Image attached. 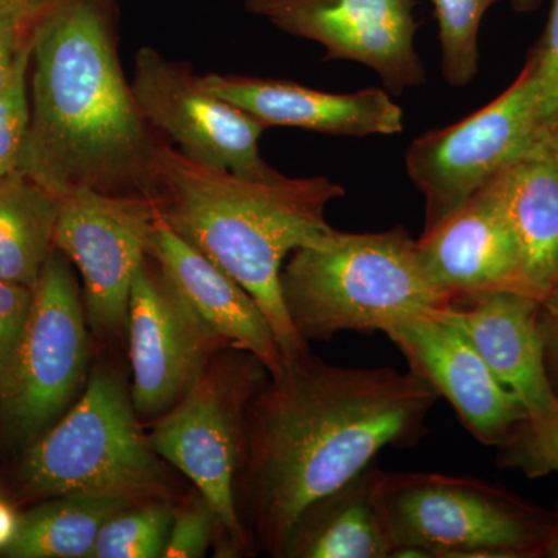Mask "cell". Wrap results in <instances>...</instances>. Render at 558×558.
<instances>
[{
    "label": "cell",
    "instance_id": "cell-1",
    "mask_svg": "<svg viewBox=\"0 0 558 558\" xmlns=\"http://www.w3.org/2000/svg\"><path fill=\"white\" fill-rule=\"evenodd\" d=\"M439 399L410 368H352L311 352L282 366L247 411L236 505L253 546L281 558L303 510L381 450L416 440Z\"/></svg>",
    "mask_w": 558,
    "mask_h": 558
},
{
    "label": "cell",
    "instance_id": "cell-2",
    "mask_svg": "<svg viewBox=\"0 0 558 558\" xmlns=\"http://www.w3.org/2000/svg\"><path fill=\"white\" fill-rule=\"evenodd\" d=\"M117 28V0H53L33 25L31 130L17 171L57 197H146L165 138L124 76Z\"/></svg>",
    "mask_w": 558,
    "mask_h": 558
},
{
    "label": "cell",
    "instance_id": "cell-3",
    "mask_svg": "<svg viewBox=\"0 0 558 558\" xmlns=\"http://www.w3.org/2000/svg\"><path fill=\"white\" fill-rule=\"evenodd\" d=\"M344 194L343 186L323 175L259 180L205 167L165 140L146 189L157 218L259 304L277 337L282 366L311 352L282 303V266L296 248L332 230L326 209Z\"/></svg>",
    "mask_w": 558,
    "mask_h": 558
},
{
    "label": "cell",
    "instance_id": "cell-4",
    "mask_svg": "<svg viewBox=\"0 0 558 558\" xmlns=\"http://www.w3.org/2000/svg\"><path fill=\"white\" fill-rule=\"evenodd\" d=\"M279 286L290 323L307 344L341 332L385 333L451 304L428 281L417 240L402 226L374 233L332 229L289 256Z\"/></svg>",
    "mask_w": 558,
    "mask_h": 558
},
{
    "label": "cell",
    "instance_id": "cell-5",
    "mask_svg": "<svg viewBox=\"0 0 558 558\" xmlns=\"http://www.w3.org/2000/svg\"><path fill=\"white\" fill-rule=\"evenodd\" d=\"M131 389L112 366L92 371L64 416L22 449L13 475L24 502L69 494H102L132 502L171 501L167 462L150 447Z\"/></svg>",
    "mask_w": 558,
    "mask_h": 558
},
{
    "label": "cell",
    "instance_id": "cell-6",
    "mask_svg": "<svg viewBox=\"0 0 558 558\" xmlns=\"http://www.w3.org/2000/svg\"><path fill=\"white\" fill-rule=\"evenodd\" d=\"M270 374L252 352L223 348L183 399L154 418L150 447L194 484L220 524L223 553L240 556L253 543L236 505L245 454L247 411Z\"/></svg>",
    "mask_w": 558,
    "mask_h": 558
},
{
    "label": "cell",
    "instance_id": "cell-7",
    "mask_svg": "<svg viewBox=\"0 0 558 558\" xmlns=\"http://www.w3.org/2000/svg\"><path fill=\"white\" fill-rule=\"evenodd\" d=\"M395 557H539L548 517L473 476L384 473Z\"/></svg>",
    "mask_w": 558,
    "mask_h": 558
},
{
    "label": "cell",
    "instance_id": "cell-8",
    "mask_svg": "<svg viewBox=\"0 0 558 558\" xmlns=\"http://www.w3.org/2000/svg\"><path fill=\"white\" fill-rule=\"evenodd\" d=\"M87 326L70 260L53 248L36 282L31 317L0 389V446L25 449L75 402L89 379Z\"/></svg>",
    "mask_w": 558,
    "mask_h": 558
},
{
    "label": "cell",
    "instance_id": "cell-9",
    "mask_svg": "<svg viewBox=\"0 0 558 558\" xmlns=\"http://www.w3.org/2000/svg\"><path fill=\"white\" fill-rule=\"evenodd\" d=\"M539 84L529 57L519 78L468 119L425 132L407 150V172L425 199V229L461 207L546 135Z\"/></svg>",
    "mask_w": 558,
    "mask_h": 558
},
{
    "label": "cell",
    "instance_id": "cell-10",
    "mask_svg": "<svg viewBox=\"0 0 558 558\" xmlns=\"http://www.w3.org/2000/svg\"><path fill=\"white\" fill-rule=\"evenodd\" d=\"M156 222L145 196L78 190L58 197L53 245L83 278L87 325L97 336L109 339L126 328L132 282Z\"/></svg>",
    "mask_w": 558,
    "mask_h": 558
},
{
    "label": "cell",
    "instance_id": "cell-11",
    "mask_svg": "<svg viewBox=\"0 0 558 558\" xmlns=\"http://www.w3.org/2000/svg\"><path fill=\"white\" fill-rule=\"evenodd\" d=\"M134 65L131 86L143 117L161 137L175 143L183 156L242 178L282 175L260 156L259 138L266 128L204 89L190 64L142 47Z\"/></svg>",
    "mask_w": 558,
    "mask_h": 558
},
{
    "label": "cell",
    "instance_id": "cell-12",
    "mask_svg": "<svg viewBox=\"0 0 558 558\" xmlns=\"http://www.w3.org/2000/svg\"><path fill=\"white\" fill-rule=\"evenodd\" d=\"M131 399L138 417L157 418L183 399L213 355L227 347L146 256L128 306Z\"/></svg>",
    "mask_w": 558,
    "mask_h": 558
},
{
    "label": "cell",
    "instance_id": "cell-13",
    "mask_svg": "<svg viewBox=\"0 0 558 558\" xmlns=\"http://www.w3.org/2000/svg\"><path fill=\"white\" fill-rule=\"evenodd\" d=\"M417 0H245V10L278 31L317 43L325 60L354 61L391 95L421 86L425 68L414 38Z\"/></svg>",
    "mask_w": 558,
    "mask_h": 558
},
{
    "label": "cell",
    "instance_id": "cell-14",
    "mask_svg": "<svg viewBox=\"0 0 558 558\" xmlns=\"http://www.w3.org/2000/svg\"><path fill=\"white\" fill-rule=\"evenodd\" d=\"M439 310L403 319L385 333L410 369L424 377L439 398L449 400L470 435L484 446L498 447L527 417V411Z\"/></svg>",
    "mask_w": 558,
    "mask_h": 558
},
{
    "label": "cell",
    "instance_id": "cell-15",
    "mask_svg": "<svg viewBox=\"0 0 558 558\" xmlns=\"http://www.w3.org/2000/svg\"><path fill=\"white\" fill-rule=\"evenodd\" d=\"M417 250L428 281L451 304L498 290L524 293L519 242L497 178L449 216L424 229Z\"/></svg>",
    "mask_w": 558,
    "mask_h": 558
},
{
    "label": "cell",
    "instance_id": "cell-16",
    "mask_svg": "<svg viewBox=\"0 0 558 558\" xmlns=\"http://www.w3.org/2000/svg\"><path fill=\"white\" fill-rule=\"evenodd\" d=\"M204 89L231 102L264 128H296L341 137L395 135L403 131V110L380 87L332 94L289 80L259 76H199Z\"/></svg>",
    "mask_w": 558,
    "mask_h": 558
},
{
    "label": "cell",
    "instance_id": "cell-17",
    "mask_svg": "<svg viewBox=\"0 0 558 558\" xmlns=\"http://www.w3.org/2000/svg\"><path fill=\"white\" fill-rule=\"evenodd\" d=\"M439 311L468 337L495 377L521 400L529 417L556 409L558 396L546 371L538 299L498 290Z\"/></svg>",
    "mask_w": 558,
    "mask_h": 558
},
{
    "label": "cell",
    "instance_id": "cell-18",
    "mask_svg": "<svg viewBox=\"0 0 558 558\" xmlns=\"http://www.w3.org/2000/svg\"><path fill=\"white\" fill-rule=\"evenodd\" d=\"M148 256L227 347L252 352L270 377L281 373V349L269 318L240 282L191 247L159 218L150 234Z\"/></svg>",
    "mask_w": 558,
    "mask_h": 558
},
{
    "label": "cell",
    "instance_id": "cell-19",
    "mask_svg": "<svg viewBox=\"0 0 558 558\" xmlns=\"http://www.w3.org/2000/svg\"><path fill=\"white\" fill-rule=\"evenodd\" d=\"M384 473L371 464L307 506L290 531L281 558L395 557V538L381 499Z\"/></svg>",
    "mask_w": 558,
    "mask_h": 558
},
{
    "label": "cell",
    "instance_id": "cell-20",
    "mask_svg": "<svg viewBox=\"0 0 558 558\" xmlns=\"http://www.w3.org/2000/svg\"><path fill=\"white\" fill-rule=\"evenodd\" d=\"M519 242L523 292L542 301L558 286V142L550 132L497 175Z\"/></svg>",
    "mask_w": 558,
    "mask_h": 558
},
{
    "label": "cell",
    "instance_id": "cell-21",
    "mask_svg": "<svg viewBox=\"0 0 558 558\" xmlns=\"http://www.w3.org/2000/svg\"><path fill=\"white\" fill-rule=\"evenodd\" d=\"M131 499L102 494H69L44 499L21 513L20 531L0 556L9 558H90L110 517Z\"/></svg>",
    "mask_w": 558,
    "mask_h": 558
},
{
    "label": "cell",
    "instance_id": "cell-22",
    "mask_svg": "<svg viewBox=\"0 0 558 558\" xmlns=\"http://www.w3.org/2000/svg\"><path fill=\"white\" fill-rule=\"evenodd\" d=\"M57 218L58 197L36 180L21 171L0 179V279L35 288Z\"/></svg>",
    "mask_w": 558,
    "mask_h": 558
},
{
    "label": "cell",
    "instance_id": "cell-23",
    "mask_svg": "<svg viewBox=\"0 0 558 558\" xmlns=\"http://www.w3.org/2000/svg\"><path fill=\"white\" fill-rule=\"evenodd\" d=\"M174 506L171 501L138 502L106 521L90 558L163 557Z\"/></svg>",
    "mask_w": 558,
    "mask_h": 558
},
{
    "label": "cell",
    "instance_id": "cell-24",
    "mask_svg": "<svg viewBox=\"0 0 558 558\" xmlns=\"http://www.w3.org/2000/svg\"><path fill=\"white\" fill-rule=\"evenodd\" d=\"M438 21L442 75L451 86H468L480 64L481 22L502 0H432Z\"/></svg>",
    "mask_w": 558,
    "mask_h": 558
},
{
    "label": "cell",
    "instance_id": "cell-25",
    "mask_svg": "<svg viewBox=\"0 0 558 558\" xmlns=\"http://www.w3.org/2000/svg\"><path fill=\"white\" fill-rule=\"evenodd\" d=\"M498 462L527 478L558 473V403L548 413L521 421L499 444Z\"/></svg>",
    "mask_w": 558,
    "mask_h": 558
},
{
    "label": "cell",
    "instance_id": "cell-26",
    "mask_svg": "<svg viewBox=\"0 0 558 558\" xmlns=\"http://www.w3.org/2000/svg\"><path fill=\"white\" fill-rule=\"evenodd\" d=\"M32 36L17 58L13 75L0 92V179L17 171L25 140L31 130V70Z\"/></svg>",
    "mask_w": 558,
    "mask_h": 558
},
{
    "label": "cell",
    "instance_id": "cell-27",
    "mask_svg": "<svg viewBox=\"0 0 558 558\" xmlns=\"http://www.w3.org/2000/svg\"><path fill=\"white\" fill-rule=\"evenodd\" d=\"M220 539V524L207 498L197 492L174 509L170 535L161 558H201Z\"/></svg>",
    "mask_w": 558,
    "mask_h": 558
},
{
    "label": "cell",
    "instance_id": "cell-28",
    "mask_svg": "<svg viewBox=\"0 0 558 558\" xmlns=\"http://www.w3.org/2000/svg\"><path fill=\"white\" fill-rule=\"evenodd\" d=\"M33 293L35 288L0 279V389L9 377L31 317Z\"/></svg>",
    "mask_w": 558,
    "mask_h": 558
},
{
    "label": "cell",
    "instance_id": "cell-29",
    "mask_svg": "<svg viewBox=\"0 0 558 558\" xmlns=\"http://www.w3.org/2000/svg\"><path fill=\"white\" fill-rule=\"evenodd\" d=\"M539 84V113L546 131H558V0H553L546 31L531 53Z\"/></svg>",
    "mask_w": 558,
    "mask_h": 558
},
{
    "label": "cell",
    "instance_id": "cell-30",
    "mask_svg": "<svg viewBox=\"0 0 558 558\" xmlns=\"http://www.w3.org/2000/svg\"><path fill=\"white\" fill-rule=\"evenodd\" d=\"M38 16L21 9H0V92L9 84Z\"/></svg>",
    "mask_w": 558,
    "mask_h": 558
},
{
    "label": "cell",
    "instance_id": "cell-31",
    "mask_svg": "<svg viewBox=\"0 0 558 558\" xmlns=\"http://www.w3.org/2000/svg\"><path fill=\"white\" fill-rule=\"evenodd\" d=\"M538 325L545 347L546 371L558 396V286L539 301Z\"/></svg>",
    "mask_w": 558,
    "mask_h": 558
},
{
    "label": "cell",
    "instance_id": "cell-32",
    "mask_svg": "<svg viewBox=\"0 0 558 558\" xmlns=\"http://www.w3.org/2000/svg\"><path fill=\"white\" fill-rule=\"evenodd\" d=\"M20 513L9 502L0 501V554L3 553L20 531Z\"/></svg>",
    "mask_w": 558,
    "mask_h": 558
},
{
    "label": "cell",
    "instance_id": "cell-33",
    "mask_svg": "<svg viewBox=\"0 0 558 558\" xmlns=\"http://www.w3.org/2000/svg\"><path fill=\"white\" fill-rule=\"evenodd\" d=\"M539 557L558 558V508L548 517Z\"/></svg>",
    "mask_w": 558,
    "mask_h": 558
},
{
    "label": "cell",
    "instance_id": "cell-34",
    "mask_svg": "<svg viewBox=\"0 0 558 558\" xmlns=\"http://www.w3.org/2000/svg\"><path fill=\"white\" fill-rule=\"evenodd\" d=\"M53 0H0V9H21L40 14Z\"/></svg>",
    "mask_w": 558,
    "mask_h": 558
},
{
    "label": "cell",
    "instance_id": "cell-35",
    "mask_svg": "<svg viewBox=\"0 0 558 558\" xmlns=\"http://www.w3.org/2000/svg\"><path fill=\"white\" fill-rule=\"evenodd\" d=\"M509 3L519 13H534L545 3V0H509Z\"/></svg>",
    "mask_w": 558,
    "mask_h": 558
},
{
    "label": "cell",
    "instance_id": "cell-36",
    "mask_svg": "<svg viewBox=\"0 0 558 558\" xmlns=\"http://www.w3.org/2000/svg\"><path fill=\"white\" fill-rule=\"evenodd\" d=\"M556 137H557V142H558V131H556Z\"/></svg>",
    "mask_w": 558,
    "mask_h": 558
}]
</instances>
